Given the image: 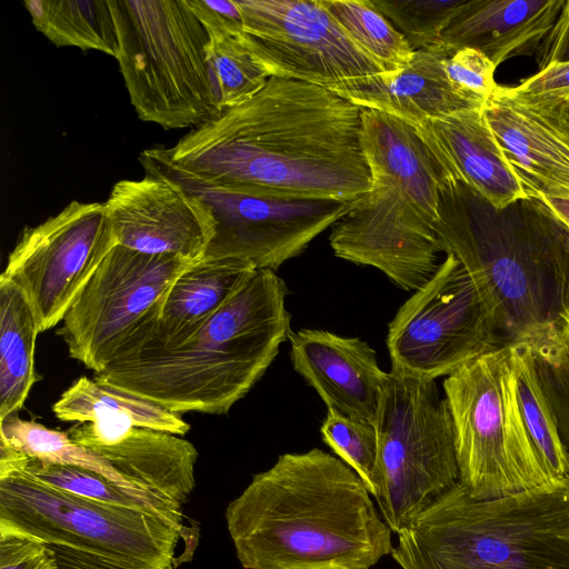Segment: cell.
Returning <instances> with one entry per match:
<instances>
[{"instance_id": "6da1fadb", "label": "cell", "mask_w": 569, "mask_h": 569, "mask_svg": "<svg viewBox=\"0 0 569 569\" xmlns=\"http://www.w3.org/2000/svg\"><path fill=\"white\" fill-rule=\"evenodd\" d=\"M362 110L328 88L270 77L247 101L159 147L207 181L350 202L372 183Z\"/></svg>"}, {"instance_id": "7a4b0ae2", "label": "cell", "mask_w": 569, "mask_h": 569, "mask_svg": "<svg viewBox=\"0 0 569 569\" xmlns=\"http://www.w3.org/2000/svg\"><path fill=\"white\" fill-rule=\"evenodd\" d=\"M224 517L244 569H371L393 549L363 481L319 448L279 456Z\"/></svg>"}, {"instance_id": "3957f363", "label": "cell", "mask_w": 569, "mask_h": 569, "mask_svg": "<svg viewBox=\"0 0 569 569\" xmlns=\"http://www.w3.org/2000/svg\"><path fill=\"white\" fill-rule=\"evenodd\" d=\"M435 231L473 280L505 346L561 343L569 320V233L533 198L497 208L443 178Z\"/></svg>"}, {"instance_id": "277c9868", "label": "cell", "mask_w": 569, "mask_h": 569, "mask_svg": "<svg viewBox=\"0 0 569 569\" xmlns=\"http://www.w3.org/2000/svg\"><path fill=\"white\" fill-rule=\"evenodd\" d=\"M288 293L274 271L260 269L186 341L122 353L93 379L180 415H224L260 380L289 338Z\"/></svg>"}, {"instance_id": "5b68a950", "label": "cell", "mask_w": 569, "mask_h": 569, "mask_svg": "<svg viewBox=\"0 0 569 569\" xmlns=\"http://www.w3.org/2000/svg\"><path fill=\"white\" fill-rule=\"evenodd\" d=\"M361 118L372 183L332 226L330 247L338 258L416 291L447 257L435 231L443 176L411 124L369 109Z\"/></svg>"}, {"instance_id": "8992f818", "label": "cell", "mask_w": 569, "mask_h": 569, "mask_svg": "<svg viewBox=\"0 0 569 569\" xmlns=\"http://www.w3.org/2000/svg\"><path fill=\"white\" fill-rule=\"evenodd\" d=\"M397 537L401 569H569V478L491 500L459 481Z\"/></svg>"}, {"instance_id": "52a82bcc", "label": "cell", "mask_w": 569, "mask_h": 569, "mask_svg": "<svg viewBox=\"0 0 569 569\" xmlns=\"http://www.w3.org/2000/svg\"><path fill=\"white\" fill-rule=\"evenodd\" d=\"M117 61L139 119L163 129L198 128L221 110L206 48L209 34L186 0H108Z\"/></svg>"}, {"instance_id": "ba28073f", "label": "cell", "mask_w": 569, "mask_h": 569, "mask_svg": "<svg viewBox=\"0 0 569 569\" xmlns=\"http://www.w3.org/2000/svg\"><path fill=\"white\" fill-rule=\"evenodd\" d=\"M0 531L91 553L124 569H174L183 535L154 515L48 486L1 455Z\"/></svg>"}, {"instance_id": "9c48e42d", "label": "cell", "mask_w": 569, "mask_h": 569, "mask_svg": "<svg viewBox=\"0 0 569 569\" xmlns=\"http://www.w3.org/2000/svg\"><path fill=\"white\" fill-rule=\"evenodd\" d=\"M375 428L380 457L373 498L398 536L460 481L452 420L435 380L390 371Z\"/></svg>"}, {"instance_id": "30bf717a", "label": "cell", "mask_w": 569, "mask_h": 569, "mask_svg": "<svg viewBox=\"0 0 569 569\" xmlns=\"http://www.w3.org/2000/svg\"><path fill=\"white\" fill-rule=\"evenodd\" d=\"M139 161L146 174L170 179L210 207L216 232L203 258L243 259L258 270L276 272L300 256L351 202L207 181L171 163L159 146L141 151Z\"/></svg>"}, {"instance_id": "8fae6325", "label": "cell", "mask_w": 569, "mask_h": 569, "mask_svg": "<svg viewBox=\"0 0 569 569\" xmlns=\"http://www.w3.org/2000/svg\"><path fill=\"white\" fill-rule=\"evenodd\" d=\"M391 371L432 381L503 347L492 313L451 253L389 322Z\"/></svg>"}, {"instance_id": "7c38bea8", "label": "cell", "mask_w": 569, "mask_h": 569, "mask_svg": "<svg viewBox=\"0 0 569 569\" xmlns=\"http://www.w3.org/2000/svg\"><path fill=\"white\" fill-rule=\"evenodd\" d=\"M192 263L116 244L57 331L70 357L94 373L102 371L149 320L160 317L169 289Z\"/></svg>"}, {"instance_id": "4fadbf2b", "label": "cell", "mask_w": 569, "mask_h": 569, "mask_svg": "<svg viewBox=\"0 0 569 569\" xmlns=\"http://www.w3.org/2000/svg\"><path fill=\"white\" fill-rule=\"evenodd\" d=\"M244 48L269 76L335 90L385 70L320 0H237Z\"/></svg>"}, {"instance_id": "5bb4252c", "label": "cell", "mask_w": 569, "mask_h": 569, "mask_svg": "<svg viewBox=\"0 0 569 569\" xmlns=\"http://www.w3.org/2000/svg\"><path fill=\"white\" fill-rule=\"evenodd\" d=\"M116 244L104 202L74 200L43 222L23 229L0 277L20 288L43 332L61 323Z\"/></svg>"}, {"instance_id": "9a60e30c", "label": "cell", "mask_w": 569, "mask_h": 569, "mask_svg": "<svg viewBox=\"0 0 569 569\" xmlns=\"http://www.w3.org/2000/svg\"><path fill=\"white\" fill-rule=\"evenodd\" d=\"M510 346L467 362L443 380L460 482L479 500L535 490L512 453L503 378Z\"/></svg>"}, {"instance_id": "2e32d148", "label": "cell", "mask_w": 569, "mask_h": 569, "mask_svg": "<svg viewBox=\"0 0 569 569\" xmlns=\"http://www.w3.org/2000/svg\"><path fill=\"white\" fill-rule=\"evenodd\" d=\"M104 206L117 243L142 253L196 262L214 237L210 207L160 176L116 182Z\"/></svg>"}, {"instance_id": "e0dca14e", "label": "cell", "mask_w": 569, "mask_h": 569, "mask_svg": "<svg viewBox=\"0 0 569 569\" xmlns=\"http://www.w3.org/2000/svg\"><path fill=\"white\" fill-rule=\"evenodd\" d=\"M288 340L293 369L327 409L375 427L389 381L375 349L360 338L321 329L291 331Z\"/></svg>"}, {"instance_id": "ac0fdd59", "label": "cell", "mask_w": 569, "mask_h": 569, "mask_svg": "<svg viewBox=\"0 0 569 569\" xmlns=\"http://www.w3.org/2000/svg\"><path fill=\"white\" fill-rule=\"evenodd\" d=\"M412 127L446 179L466 184L497 208L530 198L482 109L457 110Z\"/></svg>"}, {"instance_id": "d6986e66", "label": "cell", "mask_w": 569, "mask_h": 569, "mask_svg": "<svg viewBox=\"0 0 569 569\" xmlns=\"http://www.w3.org/2000/svg\"><path fill=\"white\" fill-rule=\"evenodd\" d=\"M482 112L529 197L569 199V133L499 84Z\"/></svg>"}, {"instance_id": "ffe728a7", "label": "cell", "mask_w": 569, "mask_h": 569, "mask_svg": "<svg viewBox=\"0 0 569 569\" xmlns=\"http://www.w3.org/2000/svg\"><path fill=\"white\" fill-rule=\"evenodd\" d=\"M503 387L510 447L531 487H549L569 478V455L560 440L529 348L510 346Z\"/></svg>"}, {"instance_id": "44dd1931", "label": "cell", "mask_w": 569, "mask_h": 569, "mask_svg": "<svg viewBox=\"0 0 569 569\" xmlns=\"http://www.w3.org/2000/svg\"><path fill=\"white\" fill-rule=\"evenodd\" d=\"M257 271L253 263L237 258H203L193 262L169 289L159 319H151L143 326L116 358L134 349L169 348L186 341Z\"/></svg>"}, {"instance_id": "7402d4cb", "label": "cell", "mask_w": 569, "mask_h": 569, "mask_svg": "<svg viewBox=\"0 0 569 569\" xmlns=\"http://www.w3.org/2000/svg\"><path fill=\"white\" fill-rule=\"evenodd\" d=\"M565 0H465L441 33L450 52L480 51L496 67L537 51L556 23Z\"/></svg>"}, {"instance_id": "603a6c76", "label": "cell", "mask_w": 569, "mask_h": 569, "mask_svg": "<svg viewBox=\"0 0 569 569\" xmlns=\"http://www.w3.org/2000/svg\"><path fill=\"white\" fill-rule=\"evenodd\" d=\"M452 53L442 44L420 49L396 72L331 91L362 109L377 110L415 126L469 108L455 94L446 74L445 60Z\"/></svg>"}, {"instance_id": "cb8c5ba5", "label": "cell", "mask_w": 569, "mask_h": 569, "mask_svg": "<svg viewBox=\"0 0 569 569\" xmlns=\"http://www.w3.org/2000/svg\"><path fill=\"white\" fill-rule=\"evenodd\" d=\"M92 450L128 479L181 506L194 489L198 451L177 435L133 427L116 443Z\"/></svg>"}, {"instance_id": "d4e9b609", "label": "cell", "mask_w": 569, "mask_h": 569, "mask_svg": "<svg viewBox=\"0 0 569 569\" xmlns=\"http://www.w3.org/2000/svg\"><path fill=\"white\" fill-rule=\"evenodd\" d=\"M38 333L30 302L17 284L0 277V420L22 408L36 382Z\"/></svg>"}, {"instance_id": "484cf974", "label": "cell", "mask_w": 569, "mask_h": 569, "mask_svg": "<svg viewBox=\"0 0 569 569\" xmlns=\"http://www.w3.org/2000/svg\"><path fill=\"white\" fill-rule=\"evenodd\" d=\"M62 421L90 422L102 418L128 417L137 427L184 436L190 426L180 413L94 379L76 380L52 406Z\"/></svg>"}, {"instance_id": "4316f807", "label": "cell", "mask_w": 569, "mask_h": 569, "mask_svg": "<svg viewBox=\"0 0 569 569\" xmlns=\"http://www.w3.org/2000/svg\"><path fill=\"white\" fill-rule=\"evenodd\" d=\"M0 441L31 459L99 473L134 496L156 502L177 503L128 479L94 450L74 442L68 432L21 419L17 413L0 420Z\"/></svg>"}, {"instance_id": "83f0119b", "label": "cell", "mask_w": 569, "mask_h": 569, "mask_svg": "<svg viewBox=\"0 0 569 569\" xmlns=\"http://www.w3.org/2000/svg\"><path fill=\"white\" fill-rule=\"evenodd\" d=\"M34 28L57 47L97 50L117 59L119 43L108 0L23 2Z\"/></svg>"}, {"instance_id": "f1b7e54d", "label": "cell", "mask_w": 569, "mask_h": 569, "mask_svg": "<svg viewBox=\"0 0 569 569\" xmlns=\"http://www.w3.org/2000/svg\"><path fill=\"white\" fill-rule=\"evenodd\" d=\"M0 455L11 458L48 486L98 503L148 512L168 521L182 532L186 531L182 506L179 503L156 502L134 496L99 473L74 466L31 459L2 441Z\"/></svg>"}, {"instance_id": "f546056e", "label": "cell", "mask_w": 569, "mask_h": 569, "mask_svg": "<svg viewBox=\"0 0 569 569\" xmlns=\"http://www.w3.org/2000/svg\"><path fill=\"white\" fill-rule=\"evenodd\" d=\"M347 36L387 73L405 68L415 50L372 0H320Z\"/></svg>"}, {"instance_id": "4dcf8cb0", "label": "cell", "mask_w": 569, "mask_h": 569, "mask_svg": "<svg viewBox=\"0 0 569 569\" xmlns=\"http://www.w3.org/2000/svg\"><path fill=\"white\" fill-rule=\"evenodd\" d=\"M207 31L209 73L222 112L257 94L270 77L253 60L239 36L217 29Z\"/></svg>"}, {"instance_id": "1f68e13d", "label": "cell", "mask_w": 569, "mask_h": 569, "mask_svg": "<svg viewBox=\"0 0 569 569\" xmlns=\"http://www.w3.org/2000/svg\"><path fill=\"white\" fill-rule=\"evenodd\" d=\"M320 433L323 442L360 477L373 497L380 457L376 428L327 409Z\"/></svg>"}, {"instance_id": "d6a6232c", "label": "cell", "mask_w": 569, "mask_h": 569, "mask_svg": "<svg viewBox=\"0 0 569 569\" xmlns=\"http://www.w3.org/2000/svg\"><path fill=\"white\" fill-rule=\"evenodd\" d=\"M465 0H372L417 51L441 44V33Z\"/></svg>"}, {"instance_id": "836d02e7", "label": "cell", "mask_w": 569, "mask_h": 569, "mask_svg": "<svg viewBox=\"0 0 569 569\" xmlns=\"http://www.w3.org/2000/svg\"><path fill=\"white\" fill-rule=\"evenodd\" d=\"M493 62L476 49L462 48L445 60V70L455 94L469 108L482 109L497 83Z\"/></svg>"}, {"instance_id": "e575fe53", "label": "cell", "mask_w": 569, "mask_h": 569, "mask_svg": "<svg viewBox=\"0 0 569 569\" xmlns=\"http://www.w3.org/2000/svg\"><path fill=\"white\" fill-rule=\"evenodd\" d=\"M532 356L540 387L569 455V358L561 343L532 352Z\"/></svg>"}, {"instance_id": "d590c367", "label": "cell", "mask_w": 569, "mask_h": 569, "mask_svg": "<svg viewBox=\"0 0 569 569\" xmlns=\"http://www.w3.org/2000/svg\"><path fill=\"white\" fill-rule=\"evenodd\" d=\"M520 102L548 107L569 98V61L551 63L516 87H508Z\"/></svg>"}, {"instance_id": "8d00e7d4", "label": "cell", "mask_w": 569, "mask_h": 569, "mask_svg": "<svg viewBox=\"0 0 569 569\" xmlns=\"http://www.w3.org/2000/svg\"><path fill=\"white\" fill-rule=\"evenodd\" d=\"M0 569H58L57 555L41 540L0 531Z\"/></svg>"}, {"instance_id": "74e56055", "label": "cell", "mask_w": 569, "mask_h": 569, "mask_svg": "<svg viewBox=\"0 0 569 569\" xmlns=\"http://www.w3.org/2000/svg\"><path fill=\"white\" fill-rule=\"evenodd\" d=\"M186 1L204 28L221 30L234 36L242 32V14L237 0Z\"/></svg>"}, {"instance_id": "f35d334b", "label": "cell", "mask_w": 569, "mask_h": 569, "mask_svg": "<svg viewBox=\"0 0 569 569\" xmlns=\"http://www.w3.org/2000/svg\"><path fill=\"white\" fill-rule=\"evenodd\" d=\"M536 52L539 70L551 63L569 61V0H565L556 23Z\"/></svg>"}, {"instance_id": "ab89813d", "label": "cell", "mask_w": 569, "mask_h": 569, "mask_svg": "<svg viewBox=\"0 0 569 569\" xmlns=\"http://www.w3.org/2000/svg\"><path fill=\"white\" fill-rule=\"evenodd\" d=\"M57 555L58 569H124L91 553L49 545Z\"/></svg>"}, {"instance_id": "60d3db41", "label": "cell", "mask_w": 569, "mask_h": 569, "mask_svg": "<svg viewBox=\"0 0 569 569\" xmlns=\"http://www.w3.org/2000/svg\"><path fill=\"white\" fill-rule=\"evenodd\" d=\"M569 233V199L536 194L533 197Z\"/></svg>"}, {"instance_id": "b9f144b4", "label": "cell", "mask_w": 569, "mask_h": 569, "mask_svg": "<svg viewBox=\"0 0 569 569\" xmlns=\"http://www.w3.org/2000/svg\"><path fill=\"white\" fill-rule=\"evenodd\" d=\"M535 108L547 113L552 120H555L561 128H563L569 133V98L548 107Z\"/></svg>"}, {"instance_id": "7bdbcfd3", "label": "cell", "mask_w": 569, "mask_h": 569, "mask_svg": "<svg viewBox=\"0 0 569 569\" xmlns=\"http://www.w3.org/2000/svg\"><path fill=\"white\" fill-rule=\"evenodd\" d=\"M561 346L569 358V320L566 322L561 331Z\"/></svg>"}]
</instances>
